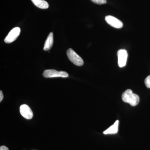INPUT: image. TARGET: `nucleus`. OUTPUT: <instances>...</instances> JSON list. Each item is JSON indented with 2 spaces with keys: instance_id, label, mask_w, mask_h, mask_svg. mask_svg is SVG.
Masks as SVG:
<instances>
[{
  "instance_id": "f257e3e1",
  "label": "nucleus",
  "mask_w": 150,
  "mask_h": 150,
  "mask_svg": "<svg viewBox=\"0 0 150 150\" xmlns=\"http://www.w3.org/2000/svg\"><path fill=\"white\" fill-rule=\"evenodd\" d=\"M122 99L123 102L129 103L132 106L137 105L140 101L139 96L133 93L131 89L126 90L122 93Z\"/></svg>"
},
{
  "instance_id": "f03ea898",
  "label": "nucleus",
  "mask_w": 150,
  "mask_h": 150,
  "mask_svg": "<svg viewBox=\"0 0 150 150\" xmlns=\"http://www.w3.org/2000/svg\"><path fill=\"white\" fill-rule=\"evenodd\" d=\"M67 54L68 58L74 64L77 66L83 65V60L72 49L69 48L67 50Z\"/></svg>"
},
{
  "instance_id": "7ed1b4c3",
  "label": "nucleus",
  "mask_w": 150,
  "mask_h": 150,
  "mask_svg": "<svg viewBox=\"0 0 150 150\" xmlns=\"http://www.w3.org/2000/svg\"><path fill=\"white\" fill-rule=\"evenodd\" d=\"M43 75L44 77L46 78H67L69 76V74L67 72L63 71H59L54 69L45 70L43 72Z\"/></svg>"
},
{
  "instance_id": "20e7f679",
  "label": "nucleus",
  "mask_w": 150,
  "mask_h": 150,
  "mask_svg": "<svg viewBox=\"0 0 150 150\" xmlns=\"http://www.w3.org/2000/svg\"><path fill=\"white\" fill-rule=\"evenodd\" d=\"M21 29L20 28L16 27L13 28L9 33L8 35L4 39V42L7 43H12L15 41L20 35Z\"/></svg>"
},
{
  "instance_id": "39448f33",
  "label": "nucleus",
  "mask_w": 150,
  "mask_h": 150,
  "mask_svg": "<svg viewBox=\"0 0 150 150\" xmlns=\"http://www.w3.org/2000/svg\"><path fill=\"white\" fill-rule=\"evenodd\" d=\"M118 58V65L122 68L126 65L128 58V53L127 51L124 49H120L117 52Z\"/></svg>"
},
{
  "instance_id": "423d86ee",
  "label": "nucleus",
  "mask_w": 150,
  "mask_h": 150,
  "mask_svg": "<svg viewBox=\"0 0 150 150\" xmlns=\"http://www.w3.org/2000/svg\"><path fill=\"white\" fill-rule=\"evenodd\" d=\"M105 20L108 24L115 28H121L123 27V23L120 20L111 16H105Z\"/></svg>"
},
{
  "instance_id": "0eeeda50",
  "label": "nucleus",
  "mask_w": 150,
  "mask_h": 150,
  "mask_svg": "<svg viewBox=\"0 0 150 150\" xmlns=\"http://www.w3.org/2000/svg\"><path fill=\"white\" fill-rule=\"evenodd\" d=\"M21 114L27 119H31L33 117V112L30 108L26 104H23L20 107Z\"/></svg>"
},
{
  "instance_id": "6e6552de",
  "label": "nucleus",
  "mask_w": 150,
  "mask_h": 150,
  "mask_svg": "<svg viewBox=\"0 0 150 150\" xmlns=\"http://www.w3.org/2000/svg\"><path fill=\"white\" fill-rule=\"evenodd\" d=\"M54 43V35L52 32L50 33L46 39L45 44H44L43 50L45 51H48L50 50L53 46Z\"/></svg>"
},
{
  "instance_id": "1a4fd4ad",
  "label": "nucleus",
  "mask_w": 150,
  "mask_h": 150,
  "mask_svg": "<svg viewBox=\"0 0 150 150\" xmlns=\"http://www.w3.org/2000/svg\"><path fill=\"white\" fill-rule=\"evenodd\" d=\"M119 124V121L117 120L113 125L110 126L106 130L103 131V134H115L118 132V126Z\"/></svg>"
},
{
  "instance_id": "9d476101",
  "label": "nucleus",
  "mask_w": 150,
  "mask_h": 150,
  "mask_svg": "<svg viewBox=\"0 0 150 150\" xmlns=\"http://www.w3.org/2000/svg\"><path fill=\"white\" fill-rule=\"evenodd\" d=\"M33 4L37 7L41 9H47L49 7V5L44 0H31Z\"/></svg>"
},
{
  "instance_id": "9b49d317",
  "label": "nucleus",
  "mask_w": 150,
  "mask_h": 150,
  "mask_svg": "<svg viewBox=\"0 0 150 150\" xmlns=\"http://www.w3.org/2000/svg\"><path fill=\"white\" fill-rule=\"evenodd\" d=\"M93 2L97 4L101 5L106 3V0H91Z\"/></svg>"
},
{
  "instance_id": "f8f14e48",
  "label": "nucleus",
  "mask_w": 150,
  "mask_h": 150,
  "mask_svg": "<svg viewBox=\"0 0 150 150\" xmlns=\"http://www.w3.org/2000/svg\"><path fill=\"white\" fill-rule=\"evenodd\" d=\"M145 83L147 87L150 88V76H148L145 79Z\"/></svg>"
},
{
  "instance_id": "ddd939ff",
  "label": "nucleus",
  "mask_w": 150,
  "mask_h": 150,
  "mask_svg": "<svg viewBox=\"0 0 150 150\" xmlns=\"http://www.w3.org/2000/svg\"><path fill=\"white\" fill-rule=\"evenodd\" d=\"M4 98V95H3V92L1 91H0V102H1Z\"/></svg>"
},
{
  "instance_id": "4468645a",
  "label": "nucleus",
  "mask_w": 150,
  "mask_h": 150,
  "mask_svg": "<svg viewBox=\"0 0 150 150\" xmlns=\"http://www.w3.org/2000/svg\"><path fill=\"white\" fill-rule=\"evenodd\" d=\"M0 150H9L8 148L4 146H1Z\"/></svg>"
}]
</instances>
